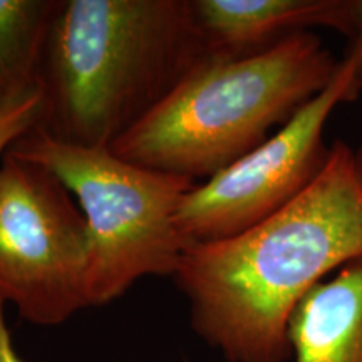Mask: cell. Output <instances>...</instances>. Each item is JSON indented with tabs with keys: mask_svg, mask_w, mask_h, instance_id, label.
<instances>
[{
	"mask_svg": "<svg viewBox=\"0 0 362 362\" xmlns=\"http://www.w3.org/2000/svg\"><path fill=\"white\" fill-rule=\"evenodd\" d=\"M6 302L0 298V362H25L13 346L11 327L6 317Z\"/></svg>",
	"mask_w": 362,
	"mask_h": 362,
	"instance_id": "12",
	"label": "cell"
},
{
	"mask_svg": "<svg viewBox=\"0 0 362 362\" xmlns=\"http://www.w3.org/2000/svg\"><path fill=\"white\" fill-rule=\"evenodd\" d=\"M208 57L192 0H61L39 72V128L110 148Z\"/></svg>",
	"mask_w": 362,
	"mask_h": 362,
	"instance_id": "2",
	"label": "cell"
},
{
	"mask_svg": "<svg viewBox=\"0 0 362 362\" xmlns=\"http://www.w3.org/2000/svg\"><path fill=\"white\" fill-rule=\"evenodd\" d=\"M89 235L62 181L35 163H0V298L25 322L56 327L88 309Z\"/></svg>",
	"mask_w": 362,
	"mask_h": 362,
	"instance_id": "5",
	"label": "cell"
},
{
	"mask_svg": "<svg viewBox=\"0 0 362 362\" xmlns=\"http://www.w3.org/2000/svg\"><path fill=\"white\" fill-rule=\"evenodd\" d=\"M339 64L314 33L252 56H211L110 149L144 168L208 180L287 124L327 88Z\"/></svg>",
	"mask_w": 362,
	"mask_h": 362,
	"instance_id": "3",
	"label": "cell"
},
{
	"mask_svg": "<svg viewBox=\"0 0 362 362\" xmlns=\"http://www.w3.org/2000/svg\"><path fill=\"white\" fill-rule=\"evenodd\" d=\"M44 111L40 86L0 103V163L13 141L39 126Z\"/></svg>",
	"mask_w": 362,
	"mask_h": 362,
	"instance_id": "10",
	"label": "cell"
},
{
	"mask_svg": "<svg viewBox=\"0 0 362 362\" xmlns=\"http://www.w3.org/2000/svg\"><path fill=\"white\" fill-rule=\"evenodd\" d=\"M361 257L362 183L354 151L339 139L296 200L235 237L189 245L171 279L193 332L226 362H288L293 310Z\"/></svg>",
	"mask_w": 362,
	"mask_h": 362,
	"instance_id": "1",
	"label": "cell"
},
{
	"mask_svg": "<svg viewBox=\"0 0 362 362\" xmlns=\"http://www.w3.org/2000/svg\"><path fill=\"white\" fill-rule=\"evenodd\" d=\"M208 51L245 57L312 29L352 35L354 0H192Z\"/></svg>",
	"mask_w": 362,
	"mask_h": 362,
	"instance_id": "7",
	"label": "cell"
},
{
	"mask_svg": "<svg viewBox=\"0 0 362 362\" xmlns=\"http://www.w3.org/2000/svg\"><path fill=\"white\" fill-rule=\"evenodd\" d=\"M361 88L352 59L344 57L322 93L277 133L185 194L176 225L189 243L218 242L245 232L287 206L324 170L330 146L324 131L341 103Z\"/></svg>",
	"mask_w": 362,
	"mask_h": 362,
	"instance_id": "6",
	"label": "cell"
},
{
	"mask_svg": "<svg viewBox=\"0 0 362 362\" xmlns=\"http://www.w3.org/2000/svg\"><path fill=\"white\" fill-rule=\"evenodd\" d=\"M6 155L49 170L78 202L89 235L88 307L111 304L144 277H173L192 245L176 211L197 181L134 165L110 148L59 141L39 126Z\"/></svg>",
	"mask_w": 362,
	"mask_h": 362,
	"instance_id": "4",
	"label": "cell"
},
{
	"mask_svg": "<svg viewBox=\"0 0 362 362\" xmlns=\"http://www.w3.org/2000/svg\"><path fill=\"white\" fill-rule=\"evenodd\" d=\"M349 40L351 47L347 51V57L354 62L357 84L362 89V0H354V29Z\"/></svg>",
	"mask_w": 362,
	"mask_h": 362,
	"instance_id": "11",
	"label": "cell"
},
{
	"mask_svg": "<svg viewBox=\"0 0 362 362\" xmlns=\"http://www.w3.org/2000/svg\"><path fill=\"white\" fill-rule=\"evenodd\" d=\"M61 0H0V103L37 88Z\"/></svg>",
	"mask_w": 362,
	"mask_h": 362,
	"instance_id": "9",
	"label": "cell"
},
{
	"mask_svg": "<svg viewBox=\"0 0 362 362\" xmlns=\"http://www.w3.org/2000/svg\"><path fill=\"white\" fill-rule=\"evenodd\" d=\"M288 342L293 362H362V257L302 298Z\"/></svg>",
	"mask_w": 362,
	"mask_h": 362,
	"instance_id": "8",
	"label": "cell"
},
{
	"mask_svg": "<svg viewBox=\"0 0 362 362\" xmlns=\"http://www.w3.org/2000/svg\"><path fill=\"white\" fill-rule=\"evenodd\" d=\"M354 158H356V168H357V175H359L361 178V183H362V146L359 148V151L354 153Z\"/></svg>",
	"mask_w": 362,
	"mask_h": 362,
	"instance_id": "13",
	"label": "cell"
}]
</instances>
